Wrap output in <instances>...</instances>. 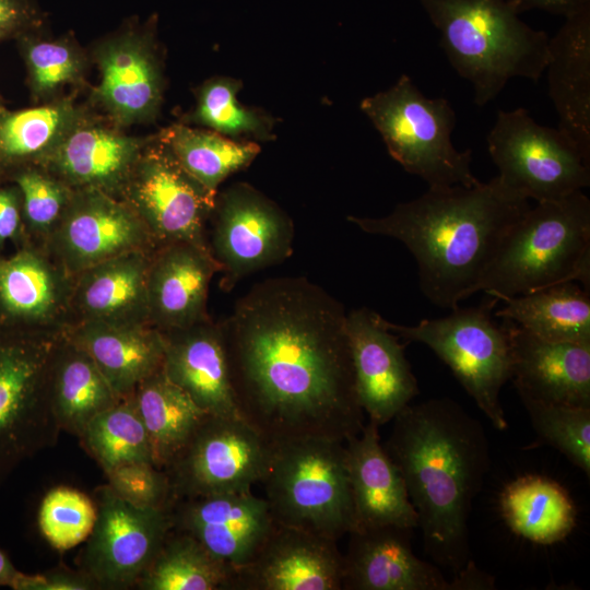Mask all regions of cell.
I'll list each match as a JSON object with an SVG mask.
<instances>
[{"mask_svg":"<svg viewBox=\"0 0 590 590\" xmlns=\"http://www.w3.org/2000/svg\"><path fill=\"white\" fill-rule=\"evenodd\" d=\"M345 322L343 304L304 276L256 283L220 321L238 413L272 447L362 430Z\"/></svg>","mask_w":590,"mask_h":590,"instance_id":"cell-1","label":"cell"},{"mask_svg":"<svg viewBox=\"0 0 590 590\" xmlns=\"http://www.w3.org/2000/svg\"><path fill=\"white\" fill-rule=\"evenodd\" d=\"M382 445L417 515L424 548L456 575L469 562L468 520L489 469L483 425L449 398L409 404Z\"/></svg>","mask_w":590,"mask_h":590,"instance_id":"cell-2","label":"cell"},{"mask_svg":"<svg viewBox=\"0 0 590 590\" xmlns=\"http://www.w3.org/2000/svg\"><path fill=\"white\" fill-rule=\"evenodd\" d=\"M530 206L496 176L470 187H428L385 216L346 220L364 233L400 240L416 261L424 296L437 307L453 309L477 293L504 237Z\"/></svg>","mask_w":590,"mask_h":590,"instance_id":"cell-3","label":"cell"},{"mask_svg":"<svg viewBox=\"0 0 590 590\" xmlns=\"http://www.w3.org/2000/svg\"><path fill=\"white\" fill-rule=\"evenodd\" d=\"M440 34L473 102H492L512 78L538 81L548 61L550 37L530 27L506 0H417Z\"/></svg>","mask_w":590,"mask_h":590,"instance_id":"cell-4","label":"cell"},{"mask_svg":"<svg viewBox=\"0 0 590 590\" xmlns=\"http://www.w3.org/2000/svg\"><path fill=\"white\" fill-rule=\"evenodd\" d=\"M571 281L590 291V200L582 191L530 206L504 237L477 292L500 302Z\"/></svg>","mask_w":590,"mask_h":590,"instance_id":"cell-5","label":"cell"},{"mask_svg":"<svg viewBox=\"0 0 590 590\" xmlns=\"http://www.w3.org/2000/svg\"><path fill=\"white\" fill-rule=\"evenodd\" d=\"M261 483L279 524L337 541L355 528L343 441L305 438L273 447Z\"/></svg>","mask_w":590,"mask_h":590,"instance_id":"cell-6","label":"cell"},{"mask_svg":"<svg viewBox=\"0 0 590 590\" xmlns=\"http://www.w3.org/2000/svg\"><path fill=\"white\" fill-rule=\"evenodd\" d=\"M361 110L380 133L389 155L428 187L473 186L472 151L451 142L456 113L447 98L426 97L402 74L389 88L362 99Z\"/></svg>","mask_w":590,"mask_h":590,"instance_id":"cell-7","label":"cell"},{"mask_svg":"<svg viewBox=\"0 0 590 590\" xmlns=\"http://www.w3.org/2000/svg\"><path fill=\"white\" fill-rule=\"evenodd\" d=\"M498 302L489 296L476 306H457L441 318L423 319L413 326L386 320V324L406 342L427 345L451 369L494 427L505 430L508 423L500 391L510 379L511 353L505 321L493 319Z\"/></svg>","mask_w":590,"mask_h":590,"instance_id":"cell-8","label":"cell"},{"mask_svg":"<svg viewBox=\"0 0 590 590\" xmlns=\"http://www.w3.org/2000/svg\"><path fill=\"white\" fill-rule=\"evenodd\" d=\"M63 333L0 327V485L21 463L58 441L61 429L48 371Z\"/></svg>","mask_w":590,"mask_h":590,"instance_id":"cell-9","label":"cell"},{"mask_svg":"<svg viewBox=\"0 0 590 590\" xmlns=\"http://www.w3.org/2000/svg\"><path fill=\"white\" fill-rule=\"evenodd\" d=\"M486 141L499 180L528 200H558L590 186V158L570 137L538 123L524 108L498 110Z\"/></svg>","mask_w":590,"mask_h":590,"instance_id":"cell-10","label":"cell"},{"mask_svg":"<svg viewBox=\"0 0 590 590\" xmlns=\"http://www.w3.org/2000/svg\"><path fill=\"white\" fill-rule=\"evenodd\" d=\"M209 223L208 245L220 266L223 292H231L246 276L282 263L293 253V220L247 182L217 191Z\"/></svg>","mask_w":590,"mask_h":590,"instance_id":"cell-11","label":"cell"},{"mask_svg":"<svg viewBox=\"0 0 590 590\" xmlns=\"http://www.w3.org/2000/svg\"><path fill=\"white\" fill-rule=\"evenodd\" d=\"M273 447L241 417L206 414L163 468L177 498L249 491L261 483Z\"/></svg>","mask_w":590,"mask_h":590,"instance_id":"cell-12","label":"cell"},{"mask_svg":"<svg viewBox=\"0 0 590 590\" xmlns=\"http://www.w3.org/2000/svg\"><path fill=\"white\" fill-rule=\"evenodd\" d=\"M215 197L179 165L162 140L144 148L120 193L156 247L190 243L209 248L206 226Z\"/></svg>","mask_w":590,"mask_h":590,"instance_id":"cell-13","label":"cell"},{"mask_svg":"<svg viewBox=\"0 0 590 590\" xmlns=\"http://www.w3.org/2000/svg\"><path fill=\"white\" fill-rule=\"evenodd\" d=\"M94 528L79 557V569L101 590L135 588L172 529L168 508L139 507L108 484L95 488Z\"/></svg>","mask_w":590,"mask_h":590,"instance_id":"cell-14","label":"cell"},{"mask_svg":"<svg viewBox=\"0 0 590 590\" xmlns=\"http://www.w3.org/2000/svg\"><path fill=\"white\" fill-rule=\"evenodd\" d=\"M156 245L120 198L99 190H74L44 249L72 276L114 257Z\"/></svg>","mask_w":590,"mask_h":590,"instance_id":"cell-15","label":"cell"},{"mask_svg":"<svg viewBox=\"0 0 590 590\" xmlns=\"http://www.w3.org/2000/svg\"><path fill=\"white\" fill-rule=\"evenodd\" d=\"M346 334L359 404L368 421L381 426L420 393L399 337L386 319L361 307L346 312Z\"/></svg>","mask_w":590,"mask_h":590,"instance_id":"cell-16","label":"cell"},{"mask_svg":"<svg viewBox=\"0 0 590 590\" xmlns=\"http://www.w3.org/2000/svg\"><path fill=\"white\" fill-rule=\"evenodd\" d=\"M168 511L172 529L236 570L255 557L276 523L264 497L251 489L177 498Z\"/></svg>","mask_w":590,"mask_h":590,"instance_id":"cell-17","label":"cell"},{"mask_svg":"<svg viewBox=\"0 0 590 590\" xmlns=\"http://www.w3.org/2000/svg\"><path fill=\"white\" fill-rule=\"evenodd\" d=\"M72 282L37 245L23 243L12 256L0 253V327L63 333L71 324Z\"/></svg>","mask_w":590,"mask_h":590,"instance_id":"cell-18","label":"cell"},{"mask_svg":"<svg viewBox=\"0 0 590 590\" xmlns=\"http://www.w3.org/2000/svg\"><path fill=\"white\" fill-rule=\"evenodd\" d=\"M343 554L337 540L275 523L237 570L235 590H341Z\"/></svg>","mask_w":590,"mask_h":590,"instance_id":"cell-19","label":"cell"},{"mask_svg":"<svg viewBox=\"0 0 590 590\" xmlns=\"http://www.w3.org/2000/svg\"><path fill=\"white\" fill-rule=\"evenodd\" d=\"M410 528L382 526L352 530L343 554L342 589L451 590V582L412 548Z\"/></svg>","mask_w":590,"mask_h":590,"instance_id":"cell-20","label":"cell"},{"mask_svg":"<svg viewBox=\"0 0 590 590\" xmlns=\"http://www.w3.org/2000/svg\"><path fill=\"white\" fill-rule=\"evenodd\" d=\"M506 323L511 374L521 399L590 406V345L546 341Z\"/></svg>","mask_w":590,"mask_h":590,"instance_id":"cell-21","label":"cell"},{"mask_svg":"<svg viewBox=\"0 0 590 590\" xmlns=\"http://www.w3.org/2000/svg\"><path fill=\"white\" fill-rule=\"evenodd\" d=\"M220 266L208 247L190 243L157 246L148 271L149 322L164 332L210 319L208 296Z\"/></svg>","mask_w":590,"mask_h":590,"instance_id":"cell-22","label":"cell"},{"mask_svg":"<svg viewBox=\"0 0 590 590\" xmlns=\"http://www.w3.org/2000/svg\"><path fill=\"white\" fill-rule=\"evenodd\" d=\"M162 334L166 377L206 414L240 417L220 322L210 318Z\"/></svg>","mask_w":590,"mask_h":590,"instance_id":"cell-23","label":"cell"},{"mask_svg":"<svg viewBox=\"0 0 590 590\" xmlns=\"http://www.w3.org/2000/svg\"><path fill=\"white\" fill-rule=\"evenodd\" d=\"M379 426L368 421L345 442L355 528H417V515L404 480L380 442ZM353 529V530H354Z\"/></svg>","mask_w":590,"mask_h":590,"instance_id":"cell-24","label":"cell"},{"mask_svg":"<svg viewBox=\"0 0 590 590\" xmlns=\"http://www.w3.org/2000/svg\"><path fill=\"white\" fill-rule=\"evenodd\" d=\"M144 148L139 139L79 120L38 164L72 190L93 189L120 198Z\"/></svg>","mask_w":590,"mask_h":590,"instance_id":"cell-25","label":"cell"},{"mask_svg":"<svg viewBox=\"0 0 590 590\" xmlns=\"http://www.w3.org/2000/svg\"><path fill=\"white\" fill-rule=\"evenodd\" d=\"M153 250L123 253L73 275L71 324H150L148 271Z\"/></svg>","mask_w":590,"mask_h":590,"instance_id":"cell-26","label":"cell"},{"mask_svg":"<svg viewBox=\"0 0 590 590\" xmlns=\"http://www.w3.org/2000/svg\"><path fill=\"white\" fill-rule=\"evenodd\" d=\"M545 71L557 128L590 158V7L565 17L550 38Z\"/></svg>","mask_w":590,"mask_h":590,"instance_id":"cell-27","label":"cell"},{"mask_svg":"<svg viewBox=\"0 0 590 590\" xmlns=\"http://www.w3.org/2000/svg\"><path fill=\"white\" fill-rule=\"evenodd\" d=\"M146 35L130 30L107 42L99 55L96 95L122 123L153 118L162 99V80Z\"/></svg>","mask_w":590,"mask_h":590,"instance_id":"cell-28","label":"cell"},{"mask_svg":"<svg viewBox=\"0 0 590 590\" xmlns=\"http://www.w3.org/2000/svg\"><path fill=\"white\" fill-rule=\"evenodd\" d=\"M84 350L120 399L163 367L164 338L151 324L80 322L64 331Z\"/></svg>","mask_w":590,"mask_h":590,"instance_id":"cell-29","label":"cell"},{"mask_svg":"<svg viewBox=\"0 0 590 590\" xmlns=\"http://www.w3.org/2000/svg\"><path fill=\"white\" fill-rule=\"evenodd\" d=\"M48 390L61 432L78 438L95 416L121 400L92 357L64 333L51 355Z\"/></svg>","mask_w":590,"mask_h":590,"instance_id":"cell-30","label":"cell"},{"mask_svg":"<svg viewBox=\"0 0 590 590\" xmlns=\"http://www.w3.org/2000/svg\"><path fill=\"white\" fill-rule=\"evenodd\" d=\"M494 316L510 320L538 338L590 345V291L564 282L502 299Z\"/></svg>","mask_w":590,"mask_h":590,"instance_id":"cell-31","label":"cell"},{"mask_svg":"<svg viewBox=\"0 0 590 590\" xmlns=\"http://www.w3.org/2000/svg\"><path fill=\"white\" fill-rule=\"evenodd\" d=\"M499 504L507 527L532 543L560 542L576 526L577 510L567 491L543 475L514 480L502 492Z\"/></svg>","mask_w":590,"mask_h":590,"instance_id":"cell-32","label":"cell"},{"mask_svg":"<svg viewBox=\"0 0 590 590\" xmlns=\"http://www.w3.org/2000/svg\"><path fill=\"white\" fill-rule=\"evenodd\" d=\"M131 399L145 426L154 464L163 469L184 447L206 415L164 374L144 379Z\"/></svg>","mask_w":590,"mask_h":590,"instance_id":"cell-33","label":"cell"},{"mask_svg":"<svg viewBox=\"0 0 590 590\" xmlns=\"http://www.w3.org/2000/svg\"><path fill=\"white\" fill-rule=\"evenodd\" d=\"M236 576V569L215 558L192 536L170 529L135 588L235 590Z\"/></svg>","mask_w":590,"mask_h":590,"instance_id":"cell-34","label":"cell"},{"mask_svg":"<svg viewBox=\"0 0 590 590\" xmlns=\"http://www.w3.org/2000/svg\"><path fill=\"white\" fill-rule=\"evenodd\" d=\"M161 140L179 165L214 194L228 176L248 167L261 151L258 142L182 125L166 130Z\"/></svg>","mask_w":590,"mask_h":590,"instance_id":"cell-35","label":"cell"},{"mask_svg":"<svg viewBox=\"0 0 590 590\" xmlns=\"http://www.w3.org/2000/svg\"><path fill=\"white\" fill-rule=\"evenodd\" d=\"M78 121L75 109L66 102L15 111L1 107V169L40 163Z\"/></svg>","mask_w":590,"mask_h":590,"instance_id":"cell-36","label":"cell"},{"mask_svg":"<svg viewBox=\"0 0 590 590\" xmlns=\"http://www.w3.org/2000/svg\"><path fill=\"white\" fill-rule=\"evenodd\" d=\"M79 439L105 474L131 462L154 464L145 426L131 397L95 416Z\"/></svg>","mask_w":590,"mask_h":590,"instance_id":"cell-37","label":"cell"},{"mask_svg":"<svg viewBox=\"0 0 590 590\" xmlns=\"http://www.w3.org/2000/svg\"><path fill=\"white\" fill-rule=\"evenodd\" d=\"M243 82L235 78L210 79L201 86L189 120L235 140H273V119L258 108L243 105L237 97Z\"/></svg>","mask_w":590,"mask_h":590,"instance_id":"cell-38","label":"cell"},{"mask_svg":"<svg viewBox=\"0 0 590 590\" xmlns=\"http://www.w3.org/2000/svg\"><path fill=\"white\" fill-rule=\"evenodd\" d=\"M2 181H10L20 190L23 243L44 248L60 222L74 190L44 166L34 163L3 168Z\"/></svg>","mask_w":590,"mask_h":590,"instance_id":"cell-39","label":"cell"},{"mask_svg":"<svg viewBox=\"0 0 590 590\" xmlns=\"http://www.w3.org/2000/svg\"><path fill=\"white\" fill-rule=\"evenodd\" d=\"M521 401L538 436L589 476L590 406Z\"/></svg>","mask_w":590,"mask_h":590,"instance_id":"cell-40","label":"cell"},{"mask_svg":"<svg viewBox=\"0 0 590 590\" xmlns=\"http://www.w3.org/2000/svg\"><path fill=\"white\" fill-rule=\"evenodd\" d=\"M38 528L58 551H68L90 536L96 520L93 497L69 486L51 488L38 509Z\"/></svg>","mask_w":590,"mask_h":590,"instance_id":"cell-41","label":"cell"},{"mask_svg":"<svg viewBox=\"0 0 590 590\" xmlns=\"http://www.w3.org/2000/svg\"><path fill=\"white\" fill-rule=\"evenodd\" d=\"M35 32L20 37L19 40L23 48L31 88L35 95L44 96L76 80L82 64L66 42L38 39Z\"/></svg>","mask_w":590,"mask_h":590,"instance_id":"cell-42","label":"cell"},{"mask_svg":"<svg viewBox=\"0 0 590 590\" xmlns=\"http://www.w3.org/2000/svg\"><path fill=\"white\" fill-rule=\"evenodd\" d=\"M106 476L111 489L135 506L168 508L172 503L170 485L165 471L151 462L122 464Z\"/></svg>","mask_w":590,"mask_h":590,"instance_id":"cell-43","label":"cell"},{"mask_svg":"<svg viewBox=\"0 0 590 590\" xmlns=\"http://www.w3.org/2000/svg\"><path fill=\"white\" fill-rule=\"evenodd\" d=\"M44 13L38 0H0V42L38 31Z\"/></svg>","mask_w":590,"mask_h":590,"instance_id":"cell-44","label":"cell"},{"mask_svg":"<svg viewBox=\"0 0 590 590\" xmlns=\"http://www.w3.org/2000/svg\"><path fill=\"white\" fill-rule=\"evenodd\" d=\"M14 590H99L84 571L63 567L42 574L22 573Z\"/></svg>","mask_w":590,"mask_h":590,"instance_id":"cell-45","label":"cell"},{"mask_svg":"<svg viewBox=\"0 0 590 590\" xmlns=\"http://www.w3.org/2000/svg\"><path fill=\"white\" fill-rule=\"evenodd\" d=\"M15 247L23 243L22 198L14 184L0 182V249L8 241Z\"/></svg>","mask_w":590,"mask_h":590,"instance_id":"cell-46","label":"cell"},{"mask_svg":"<svg viewBox=\"0 0 590 590\" xmlns=\"http://www.w3.org/2000/svg\"><path fill=\"white\" fill-rule=\"evenodd\" d=\"M517 14L532 9L567 17L590 7V0H506Z\"/></svg>","mask_w":590,"mask_h":590,"instance_id":"cell-47","label":"cell"},{"mask_svg":"<svg viewBox=\"0 0 590 590\" xmlns=\"http://www.w3.org/2000/svg\"><path fill=\"white\" fill-rule=\"evenodd\" d=\"M451 590H484L494 588V578L480 570L475 564L469 559L467 565L453 575Z\"/></svg>","mask_w":590,"mask_h":590,"instance_id":"cell-48","label":"cell"},{"mask_svg":"<svg viewBox=\"0 0 590 590\" xmlns=\"http://www.w3.org/2000/svg\"><path fill=\"white\" fill-rule=\"evenodd\" d=\"M22 571L17 570L9 556L0 548V587L15 589Z\"/></svg>","mask_w":590,"mask_h":590,"instance_id":"cell-49","label":"cell"},{"mask_svg":"<svg viewBox=\"0 0 590 590\" xmlns=\"http://www.w3.org/2000/svg\"><path fill=\"white\" fill-rule=\"evenodd\" d=\"M2 181V169H1V166H0V182Z\"/></svg>","mask_w":590,"mask_h":590,"instance_id":"cell-50","label":"cell"},{"mask_svg":"<svg viewBox=\"0 0 590 590\" xmlns=\"http://www.w3.org/2000/svg\"><path fill=\"white\" fill-rule=\"evenodd\" d=\"M0 108H1V106H0Z\"/></svg>","mask_w":590,"mask_h":590,"instance_id":"cell-51","label":"cell"}]
</instances>
